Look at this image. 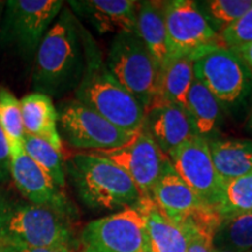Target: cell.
<instances>
[{
  "label": "cell",
  "instance_id": "1",
  "mask_svg": "<svg viewBox=\"0 0 252 252\" xmlns=\"http://www.w3.org/2000/svg\"><path fill=\"white\" fill-rule=\"evenodd\" d=\"M83 33V25L64 5L34 56V93L56 98L77 89L86 68Z\"/></svg>",
  "mask_w": 252,
  "mask_h": 252
},
{
  "label": "cell",
  "instance_id": "2",
  "mask_svg": "<svg viewBox=\"0 0 252 252\" xmlns=\"http://www.w3.org/2000/svg\"><path fill=\"white\" fill-rule=\"evenodd\" d=\"M83 36L86 68L74 91L75 99L127 133L141 131L146 118L145 109L112 76L98 45L86 28Z\"/></svg>",
  "mask_w": 252,
  "mask_h": 252
},
{
  "label": "cell",
  "instance_id": "3",
  "mask_svg": "<svg viewBox=\"0 0 252 252\" xmlns=\"http://www.w3.org/2000/svg\"><path fill=\"white\" fill-rule=\"evenodd\" d=\"M65 176L86 206L116 210L134 207L141 195L130 176L94 152H77L64 161Z\"/></svg>",
  "mask_w": 252,
  "mask_h": 252
},
{
  "label": "cell",
  "instance_id": "4",
  "mask_svg": "<svg viewBox=\"0 0 252 252\" xmlns=\"http://www.w3.org/2000/svg\"><path fill=\"white\" fill-rule=\"evenodd\" d=\"M70 217L28 201L0 198V237L31 248H80Z\"/></svg>",
  "mask_w": 252,
  "mask_h": 252
},
{
  "label": "cell",
  "instance_id": "5",
  "mask_svg": "<svg viewBox=\"0 0 252 252\" xmlns=\"http://www.w3.org/2000/svg\"><path fill=\"white\" fill-rule=\"evenodd\" d=\"M104 61L112 76L146 112L156 96L159 67L138 34H116Z\"/></svg>",
  "mask_w": 252,
  "mask_h": 252
},
{
  "label": "cell",
  "instance_id": "6",
  "mask_svg": "<svg viewBox=\"0 0 252 252\" xmlns=\"http://www.w3.org/2000/svg\"><path fill=\"white\" fill-rule=\"evenodd\" d=\"M64 7L62 0H9L0 27V41L32 63L47 32Z\"/></svg>",
  "mask_w": 252,
  "mask_h": 252
},
{
  "label": "cell",
  "instance_id": "7",
  "mask_svg": "<svg viewBox=\"0 0 252 252\" xmlns=\"http://www.w3.org/2000/svg\"><path fill=\"white\" fill-rule=\"evenodd\" d=\"M58 126L62 141L84 152H99L121 147L132 135L78 102L77 99L60 103Z\"/></svg>",
  "mask_w": 252,
  "mask_h": 252
},
{
  "label": "cell",
  "instance_id": "8",
  "mask_svg": "<svg viewBox=\"0 0 252 252\" xmlns=\"http://www.w3.org/2000/svg\"><path fill=\"white\" fill-rule=\"evenodd\" d=\"M194 78L212 93L220 104L234 105L252 94V71L231 49L216 47L202 53L193 64Z\"/></svg>",
  "mask_w": 252,
  "mask_h": 252
},
{
  "label": "cell",
  "instance_id": "9",
  "mask_svg": "<svg viewBox=\"0 0 252 252\" xmlns=\"http://www.w3.org/2000/svg\"><path fill=\"white\" fill-rule=\"evenodd\" d=\"M78 244L81 252L149 250L144 219L135 207L91 220L81 231Z\"/></svg>",
  "mask_w": 252,
  "mask_h": 252
},
{
  "label": "cell",
  "instance_id": "10",
  "mask_svg": "<svg viewBox=\"0 0 252 252\" xmlns=\"http://www.w3.org/2000/svg\"><path fill=\"white\" fill-rule=\"evenodd\" d=\"M167 39L172 58L197 56L220 47V36L191 0L162 2Z\"/></svg>",
  "mask_w": 252,
  "mask_h": 252
},
{
  "label": "cell",
  "instance_id": "11",
  "mask_svg": "<svg viewBox=\"0 0 252 252\" xmlns=\"http://www.w3.org/2000/svg\"><path fill=\"white\" fill-rule=\"evenodd\" d=\"M94 153L122 168L130 176L141 196H151L163 166L169 159L145 128L134 133L130 141L121 147Z\"/></svg>",
  "mask_w": 252,
  "mask_h": 252
},
{
  "label": "cell",
  "instance_id": "12",
  "mask_svg": "<svg viewBox=\"0 0 252 252\" xmlns=\"http://www.w3.org/2000/svg\"><path fill=\"white\" fill-rule=\"evenodd\" d=\"M169 160L176 173L200 200L217 212L222 180L213 163L208 138L195 135L173 152Z\"/></svg>",
  "mask_w": 252,
  "mask_h": 252
},
{
  "label": "cell",
  "instance_id": "13",
  "mask_svg": "<svg viewBox=\"0 0 252 252\" xmlns=\"http://www.w3.org/2000/svg\"><path fill=\"white\" fill-rule=\"evenodd\" d=\"M11 178L19 193L28 202L49 208L70 219L76 215V210L63 189L59 188L52 178L24 150L12 154Z\"/></svg>",
  "mask_w": 252,
  "mask_h": 252
},
{
  "label": "cell",
  "instance_id": "14",
  "mask_svg": "<svg viewBox=\"0 0 252 252\" xmlns=\"http://www.w3.org/2000/svg\"><path fill=\"white\" fill-rule=\"evenodd\" d=\"M151 196L178 228H182L208 209H213L204 204L182 180L169 159L163 166Z\"/></svg>",
  "mask_w": 252,
  "mask_h": 252
},
{
  "label": "cell",
  "instance_id": "15",
  "mask_svg": "<svg viewBox=\"0 0 252 252\" xmlns=\"http://www.w3.org/2000/svg\"><path fill=\"white\" fill-rule=\"evenodd\" d=\"M67 4L78 20H84L99 34L137 30L138 1L134 0H77Z\"/></svg>",
  "mask_w": 252,
  "mask_h": 252
},
{
  "label": "cell",
  "instance_id": "16",
  "mask_svg": "<svg viewBox=\"0 0 252 252\" xmlns=\"http://www.w3.org/2000/svg\"><path fill=\"white\" fill-rule=\"evenodd\" d=\"M144 128L168 158L186 141L197 135L187 111L175 104L151 108L146 112Z\"/></svg>",
  "mask_w": 252,
  "mask_h": 252
},
{
  "label": "cell",
  "instance_id": "17",
  "mask_svg": "<svg viewBox=\"0 0 252 252\" xmlns=\"http://www.w3.org/2000/svg\"><path fill=\"white\" fill-rule=\"evenodd\" d=\"M134 207L144 219L147 247L151 252H186L185 234L163 214L152 196H141Z\"/></svg>",
  "mask_w": 252,
  "mask_h": 252
},
{
  "label": "cell",
  "instance_id": "18",
  "mask_svg": "<svg viewBox=\"0 0 252 252\" xmlns=\"http://www.w3.org/2000/svg\"><path fill=\"white\" fill-rule=\"evenodd\" d=\"M25 133L40 138L62 153L63 141L59 132L58 110L53 98L40 93L25 94L20 99Z\"/></svg>",
  "mask_w": 252,
  "mask_h": 252
},
{
  "label": "cell",
  "instance_id": "19",
  "mask_svg": "<svg viewBox=\"0 0 252 252\" xmlns=\"http://www.w3.org/2000/svg\"><path fill=\"white\" fill-rule=\"evenodd\" d=\"M195 59L196 56L193 55L172 58L159 69L156 96L150 109L161 104H175L185 109L186 98L194 82Z\"/></svg>",
  "mask_w": 252,
  "mask_h": 252
},
{
  "label": "cell",
  "instance_id": "20",
  "mask_svg": "<svg viewBox=\"0 0 252 252\" xmlns=\"http://www.w3.org/2000/svg\"><path fill=\"white\" fill-rule=\"evenodd\" d=\"M135 33L147 47L159 69L171 59L162 2L138 1Z\"/></svg>",
  "mask_w": 252,
  "mask_h": 252
},
{
  "label": "cell",
  "instance_id": "21",
  "mask_svg": "<svg viewBox=\"0 0 252 252\" xmlns=\"http://www.w3.org/2000/svg\"><path fill=\"white\" fill-rule=\"evenodd\" d=\"M210 156L222 181L248 174L252 171V140H208Z\"/></svg>",
  "mask_w": 252,
  "mask_h": 252
},
{
  "label": "cell",
  "instance_id": "22",
  "mask_svg": "<svg viewBox=\"0 0 252 252\" xmlns=\"http://www.w3.org/2000/svg\"><path fill=\"white\" fill-rule=\"evenodd\" d=\"M185 110L198 135L210 134L220 117V104L215 96L194 78L185 104Z\"/></svg>",
  "mask_w": 252,
  "mask_h": 252
},
{
  "label": "cell",
  "instance_id": "23",
  "mask_svg": "<svg viewBox=\"0 0 252 252\" xmlns=\"http://www.w3.org/2000/svg\"><path fill=\"white\" fill-rule=\"evenodd\" d=\"M214 247L231 252H251L252 212L220 220L214 235Z\"/></svg>",
  "mask_w": 252,
  "mask_h": 252
},
{
  "label": "cell",
  "instance_id": "24",
  "mask_svg": "<svg viewBox=\"0 0 252 252\" xmlns=\"http://www.w3.org/2000/svg\"><path fill=\"white\" fill-rule=\"evenodd\" d=\"M217 212L222 220L252 212V171L239 178L222 181Z\"/></svg>",
  "mask_w": 252,
  "mask_h": 252
},
{
  "label": "cell",
  "instance_id": "25",
  "mask_svg": "<svg viewBox=\"0 0 252 252\" xmlns=\"http://www.w3.org/2000/svg\"><path fill=\"white\" fill-rule=\"evenodd\" d=\"M24 151L52 178L59 188L64 189L67 176H65L64 160L61 152L56 151L47 141L27 133L25 134Z\"/></svg>",
  "mask_w": 252,
  "mask_h": 252
},
{
  "label": "cell",
  "instance_id": "26",
  "mask_svg": "<svg viewBox=\"0 0 252 252\" xmlns=\"http://www.w3.org/2000/svg\"><path fill=\"white\" fill-rule=\"evenodd\" d=\"M0 126L9 143L11 154L24 150L25 128L20 100L7 89H0Z\"/></svg>",
  "mask_w": 252,
  "mask_h": 252
},
{
  "label": "cell",
  "instance_id": "27",
  "mask_svg": "<svg viewBox=\"0 0 252 252\" xmlns=\"http://www.w3.org/2000/svg\"><path fill=\"white\" fill-rule=\"evenodd\" d=\"M195 2L217 34L252 7V0H203Z\"/></svg>",
  "mask_w": 252,
  "mask_h": 252
},
{
  "label": "cell",
  "instance_id": "28",
  "mask_svg": "<svg viewBox=\"0 0 252 252\" xmlns=\"http://www.w3.org/2000/svg\"><path fill=\"white\" fill-rule=\"evenodd\" d=\"M219 36L220 46L231 50L252 42V7L235 23L224 28Z\"/></svg>",
  "mask_w": 252,
  "mask_h": 252
},
{
  "label": "cell",
  "instance_id": "29",
  "mask_svg": "<svg viewBox=\"0 0 252 252\" xmlns=\"http://www.w3.org/2000/svg\"><path fill=\"white\" fill-rule=\"evenodd\" d=\"M182 232L187 238L186 252H215L214 232L193 226L182 229Z\"/></svg>",
  "mask_w": 252,
  "mask_h": 252
},
{
  "label": "cell",
  "instance_id": "30",
  "mask_svg": "<svg viewBox=\"0 0 252 252\" xmlns=\"http://www.w3.org/2000/svg\"><path fill=\"white\" fill-rule=\"evenodd\" d=\"M11 159L9 143L0 126V182L7 181L11 176Z\"/></svg>",
  "mask_w": 252,
  "mask_h": 252
},
{
  "label": "cell",
  "instance_id": "31",
  "mask_svg": "<svg viewBox=\"0 0 252 252\" xmlns=\"http://www.w3.org/2000/svg\"><path fill=\"white\" fill-rule=\"evenodd\" d=\"M0 252H77L69 248H31L0 237Z\"/></svg>",
  "mask_w": 252,
  "mask_h": 252
},
{
  "label": "cell",
  "instance_id": "32",
  "mask_svg": "<svg viewBox=\"0 0 252 252\" xmlns=\"http://www.w3.org/2000/svg\"><path fill=\"white\" fill-rule=\"evenodd\" d=\"M232 52L236 53V55H237L238 58L247 64V67L252 71V42L241 47V48L234 49Z\"/></svg>",
  "mask_w": 252,
  "mask_h": 252
},
{
  "label": "cell",
  "instance_id": "33",
  "mask_svg": "<svg viewBox=\"0 0 252 252\" xmlns=\"http://www.w3.org/2000/svg\"><path fill=\"white\" fill-rule=\"evenodd\" d=\"M247 127L248 130H250L252 132V108L250 110V112H249L248 115V122H247Z\"/></svg>",
  "mask_w": 252,
  "mask_h": 252
},
{
  "label": "cell",
  "instance_id": "34",
  "mask_svg": "<svg viewBox=\"0 0 252 252\" xmlns=\"http://www.w3.org/2000/svg\"><path fill=\"white\" fill-rule=\"evenodd\" d=\"M215 252H231V251H228V250H220V249H215Z\"/></svg>",
  "mask_w": 252,
  "mask_h": 252
},
{
  "label": "cell",
  "instance_id": "35",
  "mask_svg": "<svg viewBox=\"0 0 252 252\" xmlns=\"http://www.w3.org/2000/svg\"><path fill=\"white\" fill-rule=\"evenodd\" d=\"M144 252H151V251H150V250H145Z\"/></svg>",
  "mask_w": 252,
  "mask_h": 252
},
{
  "label": "cell",
  "instance_id": "36",
  "mask_svg": "<svg viewBox=\"0 0 252 252\" xmlns=\"http://www.w3.org/2000/svg\"><path fill=\"white\" fill-rule=\"evenodd\" d=\"M251 252H252V251H251Z\"/></svg>",
  "mask_w": 252,
  "mask_h": 252
}]
</instances>
